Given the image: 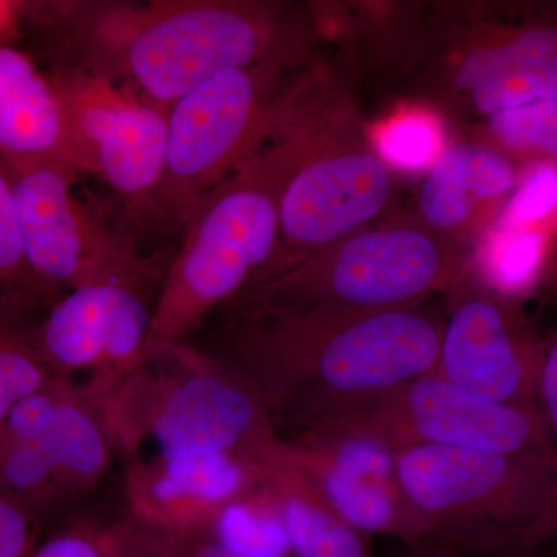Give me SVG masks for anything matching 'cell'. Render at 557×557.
<instances>
[{"label": "cell", "instance_id": "1", "mask_svg": "<svg viewBox=\"0 0 557 557\" xmlns=\"http://www.w3.org/2000/svg\"><path fill=\"white\" fill-rule=\"evenodd\" d=\"M78 65L170 109L228 70L288 64L295 39L281 9L244 0L33 2Z\"/></svg>", "mask_w": 557, "mask_h": 557}, {"label": "cell", "instance_id": "2", "mask_svg": "<svg viewBox=\"0 0 557 557\" xmlns=\"http://www.w3.org/2000/svg\"><path fill=\"white\" fill-rule=\"evenodd\" d=\"M443 324L417 309L359 314L239 311L233 357L271 418L299 432L344 406L432 375Z\"/></svg>", "mask_w": 557, "mask_h": 557}, {"label": "cell", "instance_id": "3", "mask_svg": "<svg viewBox=\"0 0 557 557\" xmlns=\"http://www.w3.org/2000/svg\"><path fill=\"white\" fill-rule=\"evenodd\" d=\"M298 143L276 126L186 219L185 237L150 314L145 358L183 344L205 318L270 269L278 247V203Z\"/></svg>", "mask_w": 557, "mask_h": 557}, {"label": "cell", "instance_id": "4", "mask_svg": "<svg viewBox=\"0 0 557 557\" xmlns=\"http://www.w3.org/2000/svg\"><path fill=\"white\" fill-rule=\"evenodd\" d=\"M397 475L426 544L522 557L556 536L557 456L418 446L397 450Z\"/></svg>", "mask_w": 557, "mask_h": 557}, {"label": "cell", "instance_id": "5", "mask_svg": "<svg viewBox=\"0 0 557 557\" xmlns=\"http://www.w3.org/2000/svg\"><path fill=\"white\" fill-rule=\"evenodd\" d=\"M159 350V348H157ZM170 372L152 375L145 361L101 405L108 437L124 446L152 440L159 458L231 454L248 458L278 438L258 387L183 344L161 347Z\"/></svg>", "mask_w": 557, "mask_h": 557}, {"label": "cell", "instance_id": "6", "mask_svg": "<svg viewBox=\"0 0 557 557\" xmlns=\"http://www.w3.org/2000/svg\"><path fill=\"white\" fill-rule=\"evenodd\" d=\"M461 271L431 230L386 223L357 231L263 277L234 299L239 311L359 314L417 309Z\"/></svg>", "mask_w": 557, "mask_h": 557}, {"label": "cell", "instance_id": "7", "mask_svg": "<svg viewBox=\"0 0 557 557\" xmlns=\"http://www.w3.org/2000/svg\"><path fill=\"white\" fill-rule=\"evenodd\" d=\"M285 64L220 73L168 109L166 166L152 212L183 226L194 207L274 131L289 91Z\"/></svg>", "mask_w": 557, "mask_h": 557}, {"label": "cell", "instance_id": "8", "mask_svg": "<svg viewBox=\"0 0 557 557\" xmlns=\"http://www.w3.org/2000/svg\"><path fill=\"white\" fill-rule=\"evenodd\" d=\"M299 434H344L395 450L448 446L515 456H556L542 418L424 375L321 418Z\"/></svg>", "mask_w": 557, "mask_h": 557}, {"label": "cell", "instance_id": "9", "mask_svg": "<svg viewBox=\"0 0 557 557\" xmlns=\"http://www.w3.org/2000/svg\"><path fill=\"white\" fill-rule=\"evenodd\" d=\"M292 123L298 152L278 203L277 255L258 281L364 230L394 194L387 164L368 143L341 137V120L325 132L318 123L314 137L313 119L296 104Z\"/></svg>", "mask_w": 557, "mask_h": 557}, {"label": "cell", "instance_id": "10", "mask_svg": "<svg viewBox=\"0 0 557 557\" xmlns=\"http://www.w3.org/2000/svg\"><path fill=\"white\" fill-rule=\"evenodd\" d=\"M25 259L40 289L115 284L145 289L150 265L76 196L78 172L57 161L5 164Z\"/></svg>", "mask_w": 557, "mask_h": 557}, {"label": "cell", "instance_id": "11", "mask_svg": "<svg viewBox=\"0 0 557 557\" xmlns=\"http://www.w3.org/2000/svg\"><path fill=\"white\" fill-rule=\"evenodd\" d=\"M49 76L90 174L134 211L152 212L166 166L168 109L78 65Z\"/></svg>", "mask_w": 557, "mask_h": 557}, {"label": "cell", "instance_id": "12", "mask_svg": "<svg viewBox=\"0 0 557 557\" xmlns=\"http://www.w3.org/2000/svg\"><path fill=\"white\" fill-rule=\"evenodd\" d=\"M450 287L453 302L434 375L480 398L539 416L534 383L545 339L515 300L496 289L463 273Z\"/></svg>", "mask_w": 557, "mask_h": 557}, {"label": "cell", "instance_id": "13", "mask_svg": "<svg viewBox=\"0 0 557 557\" xmlns=\"http://www.w3.org/2000/svg\"><path fill=\"white\" fill-rule=\"evenodd\" d=\"M295 469L313 483L341 519L364 536L395 537L410 547L426 544L397 475V453L373 440L344 434L278 437L251 454Z\"/></svg>", "mask_w": 557, "mask_h": 557}, {"label": "cell", "instance_id": "14", "mask_svg": "<svg viewBox=\"0 0 557 557\" xmlns=\"http://www.w3.org/2000/svg\"><path fill=\"white\" fill-rule=\"evenodd\" d=\"M150 314L143 289L115 284L70 289L33 339L54 379L89 373L81 397L95 408L145 361Z\"/></svg>", "mask_w": 557, "mask_h": 557}, {"label": "cell", "instance_id": "15", "mask_svg": "<svg viewBox=\"0 0 557 557\" xmlns=\"http://www.w3.org/2000/svg\"><path fill=\"white\" fill-rule=\"evenodd\" d=\"M109 454L101 417L58 380L57 408L42 431L0 421V494L25 505L89 490L108 468Z\"/></svg>", "mask_w": 557, "mask_h": 557}, {"label": "cell", "instance_id": "16", "mask_svg": "<svg viewBox=\"0 0 557 557\" xmlns=\"http://www.w3.org/2000/svg\"><path fill=\"white\" fill-rule=\"evenodd\" d=\"M262 482L258 461L231 454H194L137 461L126 474L124 493L131 518L177 533L211 534L230 502Z\"/></svg>", "mask_w": 557, "mask_h": 557}, {"label": "cell", "instance_id": "17", "mask_svg": "<svg viewBox=\"0 0 557 557\" xmlns=\"http://www.w3.org/2000/svg\"><path fill=\"white\" fill-rule=\"evenodd\" d=\"M454 90L490 121L556 101V32L545 27L505 32L458 60Z\"/></svg>", "mask_w": 557, "mask_h": 557}, {"label": "cell", "instance_id": "18", "mask_svg": "<svg viewBox=\"0 0 557 557\" xmlns=\"http://www.w3.org/2000/svg\"><path fill=\"white\" fill-rule=\"evenodd\" d=\"M33 160L90 174L50 76L24 51L0 46V161Z\"/></svg>", "mask_w": 557, "mask_h": 557}, {"label": "cell", "instance_id": "19", "mask_svg": "<svg viewBox=\"0 0 557 557\" xmlns=\"http://www.w3.org/2000/svg\"><path fill=\"white\" fill-rule=\"evenodd\" d=\"M515 182V166L498 150L467 143L449 146L421 185V218L432 230H463L482 205L507 196Z\"/></svg>", "mask_w": 557, "mask_h": 557}, {"label": "cell", "instance_id": "20", "mask_svg": "<svg viewBox=\"0 0 557 557\" xmlns=\"http://www.w3.org/2000/svg\"><path fill=\"white\" fill-rule=\"evenodd\" d=\"M262 468V486L276 505L296 557H375L368 536L336 515L302 474L273 461Z\"/></svg>", "mask_w": 557, "mask_h": 557}, {"label": "cell", "instance_id": "21", "mask_svg": "<svg viewBox=\"0 0 557 557\" xmlns=\"http://www.w3.org/2000/svg\"><path fill=\"white\" fill-rule=\"evenodd\" d=\"M211 536L242 557H285L292 553L276 505L262 482L247 496L222 508L212 523Z\"/></svg>", "mask_w": 557, "mask_h": 557}, {"label": "cell", "instance_id": "22", "mask_svg": "<svg viewBox=\"0 0 557 557\" xmlns=\"http://www.w3.org/2000/svg\"><path fill=\"white\" fill-rule=\"evenodd\" d=\"M375 152L387 166L426 170L445 150L442 124L428 110L412 109L392 116L373 135Z\"/></svg>", "mask_w": 557, "mask_h": 557}, {"label": "cell", "instance_id": "23", "mask_svg": "<svg viewBox=\"0 0 557 557\" xmlns=\"http://www.w3.org/2000/svg\"><path fill=\"white\" fill-rule=\"evenodd\" d=\"M0 313V421L22 398L53 383L54 375L40 357L33 335H25Z\"/></svg>", "mask_w": 557, "mask_h": 557}, {"label": "cell", "instance_id": "24", "mask_svg": "<svg viewBox=\"0 0 557 557\" xmlns=\"http://www.w3.org/2000/svg\"><path fill=\"white\" fill-rule=\"evenodd\" d=\"M39 292L25 259L10 172L0 161V311L11 313L22 299Z\"/></svg>", "mask_w": 557, "mask_h": 557}, {"label": "cell", "instance_id": "25", "mask_svg": "<svg viewBox=\"0 0 557 557\" xmlns=\"http://www.w3.org/2000/svg\"><path fill=\"white\" fill-rule=\"evenodd\" d=\"M545 237L530 228L497 230L485 258L490 284L486 287L502 293L525 288L541 267Z\"/></svg>", "mask_w": 557, "mask_h": 557}, {"label": "cell", "instance_id": "26", "mask_svg": "<svg viewBox=\"0 0 557 557\" xmlns=\"http://www.w3.org/2000/svg\"><path fill=\"white\" fill-rule=\"evenodd\" d=\"M556 186L555 166L537 168L516 190L498 230L528 228L530 223L548 218L556 208Z\"/></svg>", "mask_w": 557, "mask_h": 557}, {"label": "cell", "instance_id": "27", "mask_svg": "<svg viewBox=\"0 0 557 557\" xmlns=\"http://www.w3.org/2000/svg\"><path fill=\"white\" fill-rule=\"evenodd\" d=\"M135 536L145 557H242L223 548L208 533H177L135 520Z\"/></svg>", "mask_w": 557, "mask_h": 557}, {"label": "cell", "instance_id": "28", "mask_svg": "<svg viewBox=\"0 0 557 557\" xmlns=\"http://www.w3.org/2000/svg\"><path fill=\"white\" fill-rule=\"evenodd\" d=\"M27 557H115L104 530H70L33 547Z\"/></svg>", "mask_w": 557, "mask_h": 557}, {"label": "cell", "instance_id": "29", "mask_svg": "<svg viewBox=\"0 0 557 557\" xmlns=\"http://www.w3.org/2000/svg\"><path fill=\"white\" fill-rule=\"evenodd\" d=\"M35 547L25 505L0 494V557H27Z\"/></svg>", "mask_w": 557, "mask_h": 557}, {"label": "cell", "instance_id": "30", "mask_svg": "<svg viewBox=\"0 0 557 557\" xmlns=\"http://www.w3.org/2000/svg\"><path fill=\"white\" fill-rule=\"evenodd\" d=\"M534 395L539 416L552 437L557 434V344L556 338L545 339L544 351L539 362Z\"/></svg>", "mask_w": 557, "mask_h": 557}, {"label": "cell", "instance_id": "31", "mask_svg": "<svg viewBox=\"0 0 557 557\" xmlns=\"http://www.w3.org/2000/svg\"><path fill=\"white\" fill-rule=\"evenodd\" d=\"M32 2L0 0V46H10L20 36L22 22L30 20Z\"/></svg>", "mask_w": 557, "mask_h": 557}, {"label": "cell", "instance_id": "32", "mask_svg": "<svg viewBox=\"0 0 557 557\" xmlns=\"http://www.w3.org/2000/svg\"><path fill=\"white\" fill-rule=\"evenodd\" d=\"M405 557H472L458 553L456 549L442 547L435 544H421L410 547L408 555Z\"/></svg>", "mask_w": 557, "mask_h": 557}, {"label": "cell", "instance_id": "33", "mask_svg": "<svg viewBox=\"0 0 557 557\" xmlns=\"http://www.w3.org/2000/svg\"><path fill=\"white\" fill-rule=\"evenodd\" d=\"M522 557H539L536 553H531V555L522 556Z\"/></svg>", "mask_w": 557, "mask_h": 557}]
</instances>
